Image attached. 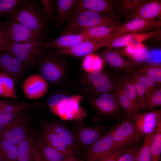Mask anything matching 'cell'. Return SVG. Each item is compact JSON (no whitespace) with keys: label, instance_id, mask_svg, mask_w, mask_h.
<instances>
[{"label":"cell","instance_id":"cell-1","mask_svg":"<svg viewBox=\"0 0 161 161\" xmlns=\"http://www.w3.org/2000/svg\"><path fill=\"white\" fill-rule=\"evenodd\" d=\"M117 17L90 10L75 8L72 16L65 27L63 35L75 34L96 27H111L117 24Z\"/></svg>","mask_w":161,"mask_h":161},{"label":"cell","instance_id":"cell-2","mask_svg":"<svg viewBox=\"0 0 161 161\" xmlns=\"http://www.w3.org/2000/svg\"><path fill=\"white\" fill-rule=\"evenodd\" d=\"M8 18L38 33L42 38L46 32L47 22L42 6L38 1L27 0Z\"/></svg>","mask_w":161,"mask_h":161},{"label":"cell","instance_id":"cell-3","mask_svg":"<svg viewBox=\"0 0 161 161\" xmlns=\"http://www.w3.org/2000/svg\"><path fill=\"white\" fill-rule=\"evenodd\" d=\"M83 97L80 95L70 96L56 93L49 97L48 103L51 112L61 119L81 121L86 114L80 106Z\"/></svg>","mask_w":161,"mask_h":161},{"label":"cell","instance_id":"cell-4","mask_svg":"<svg viewBox=\"0 0 161 161\" xmlns=\"http://www.w3.org/2000/svg\"><path fill=\"white\" fill-rule=\"evenodd\" d=\"M142 139L137 131L133 118L126 116L116 126L109 152L138 144Z\"/></svg>","mask_w":161,"mask_h":161},{"label":"cell","instance_id":"cell-5","mask_svg":"<svg viewBox=\"0 0 161 161\" xmlns=\"http://www.w3.org/2000/svg\"><path fill=\"white\" fill-rule=\"evenodd\" d=\"M41 75L47 83H57L65 72V64L61 56L53 54L49 51L42 54L36 64Z\"/></svg>","mask_w":161,"mask_h":161},{"label":"cell","instance_id":"cell-6","mask_svg":"<svg viewBox=\"0 0 161 161\" xmlns=\"http://www.w3.org/2000/svg\"><path fill=\"white\" fill-rule=\"evenodd\" d=\"M45 44L43 40L16 43L10 45L7 51L29 68L36 65L44 51Z\"/></svg>","mask_w":161,"mask_h":161},{"label":"cell","instance_id":"cell-7","mask_svg":"<svg viewBox=\"0 0 161 161\" xmlns=\"http://www.w3.org/2000/svg\"><path fill=\"white\" fill-rule=\"evenodd\" d=\"M4 35L10 46L16 43L31 42L42 40L38 33L15 21L8 20L0 23Z\"/></svg>","mask_w":161,"mask_h":161},{"label":"cell","instance_id":"cell-8","mask_svg":"<svg viewBox=\"0 0 161 161\" xmlns=\"http://www.w3.org/2000/svg\"><path fill=\"white\" fill-rule=\"evenodd\" d=\"M28 110L25 111L3 128L0 139L17 145L29 133L30 116Z\"/></svg>","mask_w":161,"mask_h":161},{"label":"cell","instance_id":"cell-9","mask_svg":"<svg viewBox=\"0 0 161 161\" xmlns=\"http://www.w3.org/2000/svg\"><path fill=\"white\" fill-rule=\"evenodd\" d=\"M116 37L81 41L66 48L49 49L51 53L60 56H86L102 47L107 46Z\"/></svg>","mask_w":161,"mask_h":161},{"label":"cell","instance_id":"cell-10","mask_svg":"<svg viewBox=\"0 0 161 161\" xmlns=\"http://www.w3.org/2000/svg\"><path fill=\"white\" fill-rule=\"evenodd\" d=\"M116 78L101 72L88 73L83 80V86L87 92L95 97L114 90Z\"/></svg>","mask_w":161,"mask_h":161},{"label":"cell","instance_id":"cell-11","mask_svg":"<svg viewBox=\"0 0 161 161\" xmlns=\"http://www.w3.org/2000/svg\"><path fill=\"white\" fill-rule=\"evenodd\" d=\"M93 103L99 113L107 117H124L123 113H125L120 105L115 89L94 97Z\"/></svg>","mask_w":161,"mask_h":161},{"label":"cell","instance_id":"cell-12","mask_svg":"<svg viewBox=\"0 0 161 161\" xmlns=\"http://www.w3.org/2000/svg\"><path fill=\"white\" fill-rule=\"evenodd\" d=\"M160 25V20H146L134 17L124 24L120 25H116L113 32L107 36L106 38L116 37L133 33L148 32L158 27Z\"/></svg>","mask_w":161,"mask_h":161},{"label":"cell","instance_id":"cell-13","mask_svg":"<svg viewBox=\"0 0 161 161\" xmlns=\"http://www.w3.org/2000/svg\"><path fill=\"white\" fill-rule=\"evenodd\" d=\"M133 119L135 128L142 138L153 133L161 121V109H154L135 114Z\"/></svg>","mask_w":161,"mask_h":161},{"label":"cell","instance_id":"cell-14","mask_svg":"<svg viewBox=\"0 0 161 161\" xmlns=\"http://www.w3.org/2000/svg\"><path fill=\"white\" fill-rule=\"evenodd\" d=\"M28 68L7 51L0 52V71L11 77L15 83L21 80Z\"/></svg>","mask_w":161,"mask_h":161},{"label":"cell","instance_id":"cell-15","mask_svg":"<svg viewBox=\"0 0 161 161\" xmlns=\"http://www.w3.org/2000/svg\"><path fill=\"white\" fill-rule=\"evenodd\" d=\"M48 89V83L40 74H33L27 78L22 85V90L27 98L35 99L44 96Z\"/></svg>","mask_w":161,"mask_h":161},{"label":"cell","instance_id":"cell-16","mask_svg":"<svg viewBox=\"0 0 161 161\" xmlns=\"http://www.w3.org/2000/svg\"><path fill=\"white\" fill-rule=\"evenodd\" d=\"M115 127H112L88 149V161H96L110 152Z\"/></svg>","mask_w":161,"mask_h":161},{"label":"cell","instance_id":"cell-17","mask_svg":"<svg viewBox=\"0 0 161 161\" xmlns=\"http://www.w3.org/2000/svg\"><path fill=\"white\" fill-rule=\"evenodd\" d=\"M39 105L38 103L13 100L0 112V125L3 128L5 127L22 112L38 107Z\"/></svg>","mask_w":161,"mask_h":161},{"label":"cell","instance_id":"cell-18","mask_svg":"<svg viewBox=\"0 0 161 161\" xmlns=\"http://www.w3.org/2000/svg\"><path fill=\"white\" fill-rule=\"evenodd\" d=\"M103 59L110 67L124 73L132 71L139 67V65L126 60L114 51L106 50L101 53Z\"/></svg>","mask_w":161,"mask_h":161},{"label":"cell","instance_id":"cell-19","mask_svg":"<svg viewBox=\"0 0 161 161\" xmlns=\"http://www.w3.org/2000/svg\"><path fill=\"white\" fill-rule=\"evenodd\" d=\"M161 15V1L160 0H145L130 14L128 19L138 17L144 19H156Z\"/></svg>","mask_w":161,"mask_h":161},{"label":"cell","instance_id":"cell-20","mask_svg":"<svg viewBox=\"0 0 161 161\" xmlns=\"http://www.w3.org/2000/svg\"><path fill=\"white\" fill-rule=\"evenodd\" d=\"M114 5L113 1L111 0H78L75 8L107 15H114Z\"/></svg>","mask_w":161,"mask_h":161},{"label":"cell","instance_id":"cell-21","mask_svg":"<svg viewBox=\"0 0 161 161\" xmlns=\"http://www.w3.org/2000/svg\"><path fill=\"white\" fill-rule=\"evenodd\" d=\"M105 133L103 127L98 125L81 128L77 131L76 135L80 144L88 149Z\"/></svg>","mask_w":161,"mask_h":161},{"label":"cell","instance_id":"cell-22","mask_svg":"<svg viewBox=\"0 0 161 161\" xmlns=\"http://www.w3.org/2000/svg\"><path fill=\"white\" fill-rule=\"evenodd\" d=\"M43 128L49 130L57 135L75 154L80 153L79 148L76 143L74 136L65 126L58 124L49 123L44 124Z\"/></svg>","mask_w":161,"mask_h":161},{"label":"cell","instance_id":"cell-23","mask_svg":"<svg viewBox=\"0 0 161 161\" xmlns=\"http://www.w3.org/2000/svg\"><path fill=\"white\" fill-rule=\"evenodd\" d=\"M94 40L84 34L62 35L58 38L45 44V48L49 49L69 47L81 41Z\"/></svg>","mask_w":161,"mask_h":161},{"label":"cell","instance_id":"cell-24","mask_svg":"<svg viewBox=\"0 0 161 161\" xmlns=\"http://www.w3.org/2000/svg\"><path fill=\"white\" fill-rule=\"evenodd\" d=\"M57 5V15L53 22L54 26L59 27L71 18L77 2L76 0L54 1Z\"/></svg>","mask_w":161,"mask_h":161},{"label":"cell","instance_id":"cell-25","mask_svg":"<svg viewBox=\"0 0 161 161\" xmlns=\"http://www.w3.org/2000/svg\"><path fill=\"white\" fill-rule=\"evenodd\" d=\"M35 146L43 161H63L68 157L48 145L41 137L36 138Z\"/></svg>","mask_w":161,"mask_h":161},{"label":"cell","instance_id":"cell-26","mask_svg":"<svg viewBox=\"0 0 161 161\" xmlns=\"http://www.w3.org/2000/svg\"><path fill=\"white\" fill-rule=\"evenodd\" d=\"M120 105L126 116L133 117L138 113V106L132 103L124 94L120 83V78L117 77L114 85Z\"/></svg>","mask_w":161,"mask_h":161},{"label":"cell","instance_id":"cell-27","mask_svg":"<svg viewBox=\"0 0 161 161\" xmlns=\"http://www.w3.org/2000/svg\"><path fill=\"white\" fill-rule=\"evenodd\" d=\"M44 130L41 137L48 145L68 157L75 155V154L57 135L49 130Z\"/></svg>","mask_w":161,"mask_h":161},{"label":"cell","instance_id":"cell-28","mask_svg":"<svg viewBox=\"0 0 161 161\" xmlns=\"http://www.w3.org/2000/svg\"><path fill=\"white\" fill-rule=\"evenodd\" d=\"M35 147L32 136L29 134L17 144V161H33Z\"/></svg>","mask_w":161,"mask_h":161},{"label":"cell","instance_id":"cell-29","mask_svg":"<svg viewBox=\"0 0 161 161\" xmlns=\"http://www.w3.org/2000/svg\"><path fill=\"white\" fill-rule=\"evenodd\" d=\"M161 30H156L143 32H135L124 35L118 39L120 45L122 47H126L131 44H139L142 42L160 33Z\"/></svg>","mask_w":161,"mask_h":161},{"label":"cell","instance_id":"cell-30","mask_svg":"<svg viewBox=\"0 0 161 161\" xmlns=\"http://www.w3.org/2000/svg\"><path fill=\"white\" fill-rule=\"evenodd\" d=\"M15 83L11 77L0 71V96L14 100H17Z\"/></svg>","mask_w":161,"mask_h":161},{"label":"cell","instance_id":"cell-31","mask_svg":"<svg viewBox=\"0 0 161 161\" xmlns=\"http://www.w3.org/2000/svg\"><path fill=\"white\" fill-rule=\"evenodd\" d=\"M122 77L137 81L143 85L147 90L148 96L154 90L161 86L160 84L154 79L139 75L133 71L124 73Z\"/></svg>","mask_w":161,"mask_h":161},{"label":"cell","instance_id":"cell-32","mask_svg":"<svg viewBox=\"0 0 161 161\" xmlns=\"http://www.w3.org/2000/svg\"><path fill=\"white\" fill-rule=\"evenodd\" d=\"M17 145L0 139V159L1 161H17Z\"/></svg>","mask_w":161,"mask_h":161},{"label":"cell","instance_id":"cell-33","mask_svg":"<svg viewBox=\"0 0 161 161\" xmlns=\"http://www.w3.org/2000/svg\"><path fill=\"white\" fill-rule=\"evenodd\" d=\"M133 71L139 75L152 78L159 84H161L160 64H146L139 67Z\"/></svg>","mask_w":161,"mask_h":161},{"label":"cell","instance_id":"cell-34","mask_svg":"<svg viewBox=\"0 0 161 161\" xmlns=\"http://www.w3.org/2000/svg\"><path fill=\"white\" fill-rule=\"evenodd\" d=\"M116 25L110 27L103 26L96 27L79 31L75 34H84L94 40L106 38L107 36L113 32Z\"/></svg>","mask_w":161,"mask_h":161},{"label":"cell","instance_id":"cell-35","mask_svg":"<svg viewBox=\"0 0 161 161\" xmlns=\"http://www.w3.org/2000/svg\"><path fill=\"white\" fill-rule=\"evenodd\" d=\"M27 0H0V18L9 17Z\"/></svg>","mask_w":161,"mask_h":161},{"label":"cell","instance_id":"cell-36","mask_svg":"<svg viewBox=\"0 0 161 161\" xmlns=\"http://www.w3.org/2000/svg\"><path fill=\"white\" fill-rule=\"evenodd\" d=\"M151 149L152 161H159L161 153V121L154 131Z\"/></svg>","mask_w":161,"mask_h":161},{"label":"cell","instance_id":"cell-37","mask_svg":"<svg viewBox=\"0 0 161 161\" xmlns=\"http://www.w3.org/2000/svg\"><path fill=\"white\" fill-rule=\"evenodd\" d=\"M154 132L144 137L143 143L140 146L137 154L136 161H152L151 144Z\"/></svg>","mask_w":161,"mask_h":161},{"label":"cell","instance_id":"cell-38","mask_svg":"<svg viewBox=\"0 0 161 161\" xmlns=\"http://www.w3.org/2000/svg\"><path fill=\"white\" fill-rule=\"evenodd\" d=\"M161 105V87L154 90L148 97L140 109L147 112Z\"/></svg>","mask_w":161,"mask_h":161},{"label":"cell","instance_id":"cell-39","mask_svg":"<svg viewBox=\"0 0 161 161\" xmlns=\"http://www.w3.org/2000/svg\"><path fill=\"white\" fill-rule=\"evenodd\" d=\"M83 67L88 73L101 72L103 67L102 61L99 56L91 54L86 56Z\"/></svg>","mask_w":161,"mask_h":161},{"label":"cell","instance_id":"cell-40","mask_svg":"<svg viewBox=\"0 0 161 161\" xmlns=\"http://www.w3.org/2000/svg\"><path fill=\"white\" fill-rule=\"evenodd\" d=\"M120 83L123 91L127 97L138 106L137 102V91L134 85L127 79L122 77L120 78Z\"/></svg>","mask_w":161,"mask_h":161},{"label":"cell","instance_id":"cell-41","mask_svg":"<svg viewBox=\"0 0 161 161\" xmlns=\"http://www.w3.org/2000/svg\"><path fill=\"white\" fill-rule=\"evenodd\" d=\"M145 0H123L117 2L120 11L123 14L129 15Z\"/></svg>","mask_w":161,"mask_h":161},{"label":"cell","instance_id":"cell-42","mask_svg":"<svg viewBox=\"0 0 161 161\" xmlns=\"http://www.w3.org/2000/svg\"><path fill=\"white\" fill-rule=\"evenodd\" d=\"M151 55L150 51L145 45L140 51L130 57L128 60L139 65L147 61Z\"/></svg>","mask_w":161,"mask_h":161},{"label":"cell","instance_id":"cell-43","mask_svg":"<svg viewBox=\"0 0 161 161\" xmlns=\"http://www.w3.org/2000/svg\"><path fill=\"white\" fill-rule=\"evenodd\" d=\"M140 147L138 144L129 147L120 155L117 161H136Z\"/></svg>","mask_w":161,"mask_h":161},{"label":"cell","instance_id":"cell-44","mask_svg":"<svg viewBox=\"0 0 161 161\" xmlns=\"http://www.w3.org/2000/svg\"><path fill=\"white\" fill-rule=\"evenodd\" d=\"M128 80L134 85L136 89L137 92V103L140 109L148 96L147 90L143 85L137 82Z\"/></svg>","mask_w":161,"mask_h":161},{"label":"cell","instance_id":"cell-45","mask_svg":"<svg viewBox=\"0 0 161 161\" xmlns=\"http://www.w3.org/2000/svg\"><path fill=\"white\" fill-rule=\"evenodd\" d=\"M44 13L47 23L53 22L55 17L54 11L50 0H41Z\"/></svg>","mask_w":161,"mask_h":161},{"label":"cell","instance_id":"cell-46","mask_svg":"<svg viewBox=\"0 0 161 161\" xmlns=\"http://www.w3.org/2000/svg\"><path fill=\"white\" fill-rule=\"evenodd\" d=\"M128 147L123 148L114 151L109 152L96 161H117L120 155Z\"/></svg>","mask_w":161,"mask_h":161},{"label":"cell","instance_id":"cell-47","mask_svg":"<svg viewBox=\"0 0 161 161\" xmlns=\"http://www.w3.org/2000/svg\"><path fill=\"white\" fill-rule=\"evenodd\" d=\"M10 46V43L4 35L0 23V52L7 51Z\"/></svg>","mask_w":161,"mask_h":161},{"label":"cell","instance_id":"cell-48","mask_svg":"<svg viewBox=\"0 0 161 161\" xmlns=\"http://www.w3.org/2000/svg\"><path fill=\"white\" fill-rule=\"evenodd\" d=\"M33 161H43L39 150L35 146L34 150Z\"/></svg>","mask_w":161,"mask_h":161},{"label":"cell","instance_id":"cell-49","mask_svg":"<svg viewBox=\"0 0 161 161\" xmlns=\"http://www.w3.org/2000/svg\"><path fill=\"white\" fill-rule=\"evenodd\" d=\"M13 101L4 100L0 98V112L7 105Z\"/></svg>","mask_w":161,"mask_h":161},{"label":"cell","instance_id":"cell-50","mask_svg":"<svg viewBox=\"0 0 161 161\" xmlns=\"http://www.w3.org/2000/svg\"><path fill=\"white\" fill-rule=\"evenodd\" d=\"M63 161H82L76 157L75 155L67 157Z\"/></svg>","mask_w":161,"mask_h":161},{"label":"cell","instance_id":"cell-51","mask_svg":"<svg viewBox=\"0 0 161 161\" xmlns=\"http://www.w3.org/2000/svg\"><path fill=\"white\" fill-rule=\"evenodd\" d=\"M2 129H3L2 127L0 125V134L1 132Z\"/></svg>","mask_w":161,"mask_h":161},{"label":"cell","instance_id":"cell-52","mask_svg":"<svg viewBox=\"0 0 161 161\" xmlns=\"http://www.w3.org/2000/svg\"><path fill=\"white\" fill-rule=\"evenodd\" d=\"M0 161H1V159H0Z\"/></svg>","mask_w":161,"mask_h":161}]
</instances>
